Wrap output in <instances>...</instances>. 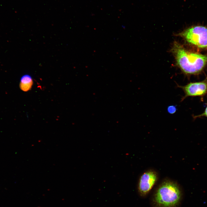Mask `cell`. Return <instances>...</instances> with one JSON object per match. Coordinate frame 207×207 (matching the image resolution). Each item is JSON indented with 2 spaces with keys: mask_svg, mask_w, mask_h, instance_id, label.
Listing matches in <instances>:
<instances>
[{
  "mask_svg": "<svg viewBox=\"0 0 207 207\" xmlns=\"http://www.w3.org/2000/svg\"><path fill=\"white\" fill-rule=\"evenodd\" d=\"M172 51L177 64L187 75L200 74L207 64V54L190 52L177 43L174 44Z\"/></svg>",
  "mask_w": 207,
  "mask_h": 207,
  "instance_id": "1",
  "label": "cell"
},
{
  "mask_svg": "<svg viewBox=\"0 0 207 207\" xmlns=\"http://www.w3.org/2000/svg\"><path fill=\"white\" fill-rule=\"evenodd\" d=\"M181 193L179 187L174 182L167 180L159 186L154 196L156 204L161 207H173L179 202Z\"/></svg>",
  "mask_w": 207,
  "mask_h": 207,
  "instance_id": "2",
  "label": "cell"
},
{
  "mask_svg": "<svg viewBox=\"0 0 207 207\" xmlns=\"http://www.w3.org/2000/svg\"><path fill=\"white\" fill-rule=\"evenodd\" d=\"M178 35L189 44L198 48L207 49V28L202 26L190 27Z\"/></svg>",
  "mask_w": 207,
  "mask_h": 207,
  "instance_id": "3",
  "label": "cell"
},
{
  "mask_svg": "<svg viewBox=\"0 0 207 207\" xmlns=\"http://www.w3.org/2000/svg\"><path fill=\"white\" fill-rule=\"evenodd\" d=\"M177 86L184 92L185 95L181 98V102L188 97H202L207 93V78L202 81L190 82L184 86L177 84Z\"/></svg>",
  "mask_w": 207,
  "mask_h": 207,
  "instance_id": "4",
  "label": "cell"
},
{
  "mask_svg": "<svg viewBox=\"0 0 207 207\" xmlns=\"http://www.w3.org/2000/svg\"><path fill=\"white\" fill-rule=\"evenodd\" d=\"M156 173L152 170L147 171L140 177L139 182L138 188L141 193L145 195L152 189L157 179Z\"/></svg>",
  "mask_w": 207,
  "mask_h": 207,
  "instance_id": "5",
  "label": "cell"
},
{
  "mask_svg": "<svg viewBox=\"0 0 207 207\" xmlns=\"http://www.w3.org/2000/svg\"><path fill=\"white\" fill-rule=\"evenodd\" d=\"M33 83L31 76L28 74H24L20 78V87L22 91H27L31 89Z\"/></svg>",
  "mask_w": 207,
  "mask_h": 207,
  "instance_id": "6",
  "label": "cell"
},
{
  "mask_svg": "<svg viewBox=\"0 0 207 207\" xmlns=\"http://www.w3.org/2000/svg\"><path fill=\"white\" fill-rule=\"evenodd\" d=\"M177 110V106L171 105L168 106L167 108V111L168 113L173 114L175 113Z\"/></svg>",
  "mask_w": 207,
  "mask_h": 207,
  "instance_id": "7",
  "label": "cell"
},
{
  "mask_svg": "<svg viewBox=\"0 0 207 207\" xmlns=\"http://www.w3.org/2000/svg\"><path fill=\"white\" fill-rule=\"evenodd\" d=\"M202 117H207V105L204 112L203 113L200 115L194 116L193 118L195 119L197 118H200Z\"/></svg>",
  "mask_w": 207,
  "mask_h": 207,
  "instance_id": "8",
  "label": "cell"
}]
</instances>
